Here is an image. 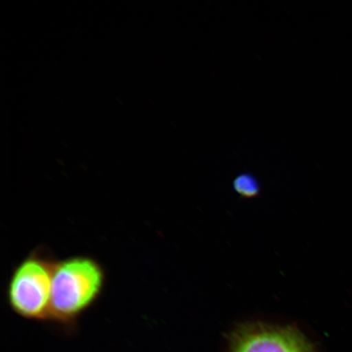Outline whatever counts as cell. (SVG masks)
Here are the masks:
<instances>
[{
    "label": "cell",
    "instance_id": "6da1fadb",
    "mask_svg": "<svg viewBox=\"0 0 352 352\" xmlns=\"http://www.w3.org/2000/svg\"><path fill=\"white\" fill-rule=\"evenodd\" d=\"M107 274L95 258L77 255L56 261L52 278L50 320L72 327L102 294Z\"/></svg>",
    "mask_w": 352,
    "mask_h": 352
},
{
    "label": "cell",
    "instance_id": "7a4b0ae2",
    "mask_svg": "<svg viewBox=\"0 0 352 352\" xmlns=\"http://www.w3.org/2000/svg\"><path fill=\"white\" fill-rule=\"evenodd\" d=\"M56 259L37 248L17 264L7 288L8 306L22 318L50 320L52 278Z\"/></svg>",
    "mask_w": 352,
    "mask_h": 352
},
{
    "label": "cell",
    "instance_id": "3957f363",
    "mask_svg": "<svg viewBox=\"0 0 352 352\" xmlns=\"http://www.w3.org/2000/svg\"><path fill=\"white\" fill-rule=\"evenodd\" d=\"M232 352H311V349L296 329L259 324L236 333Z\"/></svg>",
    "mask_w": 352,
    "mask_h": 352
},
{
    "label": "cell",
    "instance_id": "277c9868",
    "mask_svg": "<svg viewBox=\"0 0 352 352\" xmlns=\"http://www.w3.org/2000/svg\"><path fill=\"white\" fill-rule=\"evenodd\" d=\"M233 188L241 197L252 198L256 197L261 191V184L256 176L250 173H241L233 180Z\"/></svg>",
    "mask_w": 352,
    "mask_h": 352
}]
</instances>
